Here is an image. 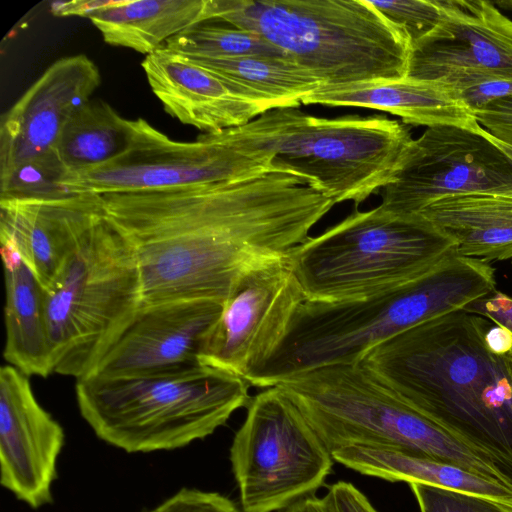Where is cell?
<instances>
[{
  "instance_id": "obj_39",
  "label": "cell",
  "mask_w": 512,
  "mask_h": 512,
  "mask_svg": "<svg viewBox=\"0 0 512 512\" xmlns=\"http://www.w3.org/2000/svg\"><path fill=\"white\" fill-rule=\"evenodd\" d=\"M487 131V130H486ZM487 136L503 151L505 152L508 157L512 160V146L508 145V144H505L499 140H497L494 136H492L488 131H487Z\"/></svg>"
},
{
  "instance_id": "obj_18",
  "label": "cell",
  "mask_w": 512,
  "mask_h": 512,
  "mask_svg": "<svg viewBox=\"0 0 512 512\" xmlns=\"http://www.w3.org/2000/svg\"><path fill=\"white\" fill-rule=\"evenodd\" d=\"M103 216L95 194L1 198V245L20 256L45 289Z\"/></svg>"
},
{
  "instance_id": "obj_22",
  "label": "cell",
  "mask_w": 512,
  "mask_h": 512,
  "mask_svg": "<svg viewBox=\"0 0 512 512\" xmlns=\"http://www.w3.org/2000/svg\"><path fill=\"white\" fill-rule=\"evenodd\" d=\"M5 279L4 358L23 374L53 373L45 312V290L20 256L1 246Z\"/></svg>"
},
{
  "instance_id": "obj_5",
  "label": "cell",
  "mask_w": 512,
  "mask_h": 512,
  "mask_svg": "<svg viewBox=\"0 0 512 512\" xmlns=\"http://www.w3.org/2000/svg\"><path fill=\"white\" fill-rule=\"evenodd\" d=\"M208 18L257 33L321 86L406 77L410 45L369 0H207Z\"/></svg>"
},
{
  "instance_id": "obj_37",
  "label": "cell",
  "mask_w": 512,
  "mask_h": 512,
  "mask_svg": "<svg viewBox=\"0 0 512 512\" xmlns=\"http://www.w3.org/2000/svg\"><path fill=\"white\" fill-rule=\"evenodd\" d=\"M501 344L497 350L503 356L505 366L512 384V334L505 329Z\"/></svg>"
},
{
  "instance_id": "obj_26",
  "label": "cell",
  "mask_w": 512,
  "mask_h": 512,
  "mask_svg": "<svg viewBox=\"0 0 512 512\" xmlns=\"http://www.w3.org/2000/svg\"><path fill=\"white\" fill-rule=\"evenodd\" d=\"M131 134V120L104 101L89 100L64 126L55 153L66 175L86 171L122 155Z\"/></svg>"
},
{
  "instance_id": "obj_14",
  "label": "cell",
  "mask_w": 512,
  "mask_h": 512,
  "mask_svg": "<svg viewBox=\"0 0 512 512\" xmlns=\"http://www.w3.org/2000/svg\"><path fill=\"white\" fill-rule=\"evenodd\" d=\"M286 259L255 267L239 279L204 339L202 365L246 379L272 355L305 301Z\"/></svg>"
},
{
  "instance_id": "obj_33",
  "label": "cell",
  "mask_w": 512,
  "mask_h": 512,
  "mask_svg": "<svg viewBox=\"0 0 512 512\" xmlns=\"http://www.w3.org/2000/svg\"><path fill=\"white\" fill-rule=\"evenodd\" d=\"M464 309L490 320L512 334V297L495 291L467 305Z\"/></svg>"
},
{
  "instance_id": "obj_31",
  "label": "cell",
  "mask_w": 512,
  "mask_h": 512,
  "mask_svg": "<svg viewBox=\"0 0 512 512\" xmlns=\"http://www.w3.org/2000/svg\"><path fill=\"white\" fill-rule=\"evenodd\" d=\"M146 512H243L229 498L217 493L182 488Z\"/></svg>"
},
{
  "instance_id": "obj_20",
  "label": "cell",
  "mask_w": 512,
  "mask_h": 512,
  "mask_svg": "<svg viewBox=\"0 0 512 512\" xmlns=\"http://www.w3.org/2000/svg\"><path fill=\"white\" fill-rule=\"evenodd\" d=\"M301 104L371 108L399 116L403 123L478 129L475 114L441 82L410 77L319 86Z\"/></svg>"
},
{
  "instance_id": "obj_16",
  "label": "cell",
  "mask_w": 512,
  "mask_h": 512,
  "mask_svg": "<svg viewBox=\"0 0 512 512\" xmlns=\"http://www.w3.org/2000/svg\"><path fill=\"white\" fill-rule=\"evenodd\" d=\"M444 17L410 46L407 77L483 74L512 81V20L483 0H441Z\"/></svg>"
},
{
  "instance_id": "obj_19",
  "label": "cell",
  "mask_w": 512,
  "mask_h": 512,
  "mask_svg": "<svg viewBox=\"0 0 512 512\" xmlns=\"http://www.w3.org/2000/svg\"><path fill=\"white\" fill-rule=\"evenodd\" d=\"M141 66L166 113L203 133L242 126L268 111L213 70L166 48L146 55Z\"/></svg>"
},
{
  "instance_id": "obj_23",
  "label": "cell",
  "mask_w": 512,
  "mask_h": 512,
  "mask_svg": "<svg viewBox=\"0 0 512 512\" xmlns=\"http://www.w3.org/2000/svg\"><path fill=\"white\" fill-rule=\"evenodd\" d=\"M88 18L107 44L145 55L209 21L207 0L107 1Z\"/></svg>"
},
{
  "instance_id": "obj_36",
  "label": "cell",
  "mask_w": 512,
  "mask_h": 512,
  "mask_svg": "<svg viewBox=\"0 0 512 512\" xmlns=\"http://www.w3.org/2000/svg\"><path fill=\"white\" fill-rule=\"evenodd\" d=\"M283 512H329L323 498L308 496L300 499L291 506L283 510Z\"/></svg>"
},
{
  "instance_id": "obj_17",
  "label": "cell",
  "mask_w": 512,
  "mask_h": 512,
  "mask_svg": "<svg viewBox=\"0 0 512 512\" xmlns=\"http://www.w3.org/2000/svg\"><path fill=\"white\" fill-rule=\"evenodd\" d=\"M222 307L209 300L141 305L89 376H137L200 365L204 339Z\"/></svg>"
},
{
  "instance_id": "obj_40",
  "label": "cell",
  "mask_w": 512,
  "mask_h": 512,
  "mask_svg": "<svg viewBox=\"0 0 512 512\" xmlns=\"http://www.w3.org/2000/svg\"><path fill=\"white\" fill-rule=\"evenodd\" d=\"M500 8L512 10V0H502L495 3Z\"/></svg>"
},
{
  "instance_id": "obj_1",
  "label": "cell",
  "mask_w": 512,
  "mask_h": 512,
  "mask_svg": "<svg viewBox=\"0 0 512 512\" xmlns=\"http://www.w3.org/2000/svg\"><path fill=\"white\" fill-rule=\"evenodd\" d=\"M100 196L134 251L141 305L224 303L244 274L286 259L335 205L286 172Z\"/></svg>"
},
{
  "instance_id": "obj_9",
  "label": "cell",
  "mask_w": 512,
  "mask_h": 512,
  "mask_svg": "<svg viewBox=\"0 0 512 512\" xmlns=\"http://www.w3.org/2000/svg\"><path fill=\"white\" fill-rule=\"evenodd\" d=\"M45 290L53 373L89 376L141 306L134 251L105 214Z\"/></svg>"
},
{
  "instance_id": "obj_28",
  "label": "cell",
  "mask_w": 512,
  "mask_h": 512,
  "mask_svg": "<svg viewBox=\"0 0 512 512\" xmlns=\"http://www.w3.org/2000/svg\"><path fill=\"white\" fill-rule=\"evenodd\" d=\"M369 1L410 46L430 33L444 17L441 0Z\"/></svg>"
},
{
  "instance_id": "obj_25",
  "label": "cell",
  "mask_w": 512,
  "mask_h": 512,
  "mask_svg": "<svg viewBox=\"0 0 512 512\" xmlns=\"http://www.w3.org/2000/svg\"><path fill=\"white\" fill-rule=\"evenodd\" d=\"M188 58V57H187ZM231 82L268 110L297 107L320 83L293 61L280 57L189 58Z\"/></svg>"
},
{
  "instance_id": "obj_38",
  "label": "cell",
  "mask_w": 512,
  "mask_h": 512,
  "mask_svg": "<svg viewBox=\"0 0 512 512\" xmlns=\"http://www.w3.org/2000/svg\"><path fill=\"white\" fill-rule=\"evenodd\" d=\"M483 110L512 112V97H507L504 99L497 100V101L489 104Z\"/></svg>"
},
{
  "instance_id": "obj_2",
  "label": "cell",
  "mask_w": 512,
  "mask_h": 512,
  "mask_svg": "<svg viewBox=\"0 0 512 512\" xmlns=\"http://www.w3.org/2000/svg\"><path fill=\"white\" fill-rule=\"evenodd\" d=\"M488 330L486 318L461 309L376 345L359 362L512 477V384Z\"/></svg>"
},
{
  "instance_id": "obj_3",
  "label": "cell",
  "mask_w": 512,
  "mask_h": 512,
  "mask_svg": "<svg viewBox=\"0 0 512 512\" xmlns=\"http://www.w3.org/2000/svg\"><path fill=\"white\" fill-rule=\"evenodd\" d=\"M494 270L455 251L421 276L351 302L304 301L272 355L246 381L269 388L297 374L356 363L376 345L422 323L464 309L495 292Z\"/></svg>"
},
{
  "instance_id": "obj_7",
  "label": "cell",
  "mask_w": 512,
  "mask_h": 512,
  "mask_svg": "<svg viewBox=\"0 0 512 512\" xmlns=\"http://www.w3.org/2000/svg\"><path fill=\"white\" fill-rule=\"evenodd\" d=\"M278 386L332 453L358 445L424 455L512 488V477L408 405L361 362L318 367Z\"/></svg>"
},
{
  "instance_id": "obj_15",
  "label": "cell",
  "mask_w": 512,
  "mask_h": 512,
  "mask_svg": "<svg viewBox=\"0 0 512 512\" xmlns=\"http://www.w3.org/2000/svg\"><path fill=\"white\" fill-rule=\"evenodd\" d=\"M65 444L62 426L37 401L29 377L0 370V483L32 509L53 502L52 486Z\"/></svg>"
},
{
  "instance_id": "obj_32",
  "label": "cell",
  "mask_w": 512,
  "mask_h": 512,
  "mask_svg": "<svg viewBox=\"0 0 512 512\" xmlns=\"http://www.w3.org/2000/svg\"><path fill=\"white\" fill-rule=\"evenodd\" d=\"M323 501L329 512H378L359 489L345 481L331 485Z\"/></svg>"
},
{
  "instance_id": "obj_29",
  "label": "cell",
  "mask_w": 512,
  "mask_h": 512,
  "mask_svg": "<svg viewBox=\"0 0 512 512\" xmlns=\"http://www.w3.org/2000/svg\"><path fill=\"white\" fill-rule=\"evenodd\" d=\"M420 512H512V506L489 497L410 483Z\"/></svg>"
},
{
  "instance_id": "obj_12",
  "label": "cell",
  "mask_w": 512,
  "mask_h": 512,
  "mask_svg": "<svg viewBox=\"0 0 512 512\" xmlns=\"http://www.w3.org/2000/svg\"><path fill=\"white\" fill-rule=\"evenodd\" d=\"M469 193L512 196V160L482 126H434L412 139L392 182L382 189L380 205L418 214L435 201Z\"/></svg>"
},
{
  "instance_id": "obj_10",
  "label": "cell",
  "mask_w": 512,
  "mask_h": 512,
  "mask_svg": "<svg viewBox=\"0 0 512 512\" xmlns=\"http://www.w3.org/2000/svg\"><path fill=\"white\" fill-rule=\"evenodd\" d=\"M230 461L242 511L273 512L312 496L334 460L295 403L273 386L251 397Z\"/></svg>"
},
{
  "instance_id": "obj_21",
  "label": "cell",
  "mask_w": 512,
  "mask_h": 512,
  "mask_svg": "<svg viewBox=\"0 0 512 512\" xmlns=\"http://www.w3.org/2000/svg\"><path fill=\"white\" fill-rule=\"evenodd\" d=\"M451 239L456 254L483 262L512 258V196L469 193L435 201L420 213Z\"/></svg>"
},
{
  "instance_id": "obj_6",
  "label": "cell",
  "mask_w": 512,
  "mask_h": 512,
  "mask_svg": "<svg viewBox=\"0 0 512 512\" xmlns=\"http://www.w3.org/2000/svg\"><path fill=\"white\" fill-rule=\"evenodd\" d=\"M248 382L206 365L120 377L76 380L79 412L95 435L127 453L184 448L247 407Z\"/></svg>"
},
{
  "instance_id": "obj_13",
  "label": "cell",
  "mask_w": 512,
  "mask_h": 512,
  "mask_svg": "<svg viewBox=\"0 0 512 512\" xmlns=\"http://www.w3.org/2000/svg\"><path fill=\"white\" fill-rule=\"evenodd\" d=\"M100 84L98 66L84 54L53 62L1 117L0 183L46 182L66 173L55 153L59 137Z\"/></svg>"
},
{
  "instance_id": "obj_8",
  "label": "cell",
  "mask_w": 512,
  "mask_h": 512,
  "mask_svg": "<svg viewBox=\"0 0 512 512\" xmlns=\"http://www.w3.org/2000/svg\"><path fill=\"white\" fill-rule=\"evenodd\" d=\"M451 239L421 214H398L381 205L355 210L297 246L286 262L305 301L366 299L427 272L454 251Z\"/></svg>"
},
{
  "instance_id": "obj_24",
  "label": "cell",
  "mask_w": 512,
  "mask_h": 512,
  "mask_svg": "<svg viewBox=\"0 0 512 512\" xmlns=\"http://www.w3.org/2000/svg\"><path fill=\"white\" fill-rule=\"evenodd\" d=\"M331 455L334 461L364 475L467 492L512 506V488L432 457L358 445L338 449Z\"/></svg>"
},
{
  "instance_id": "obj_11",
  "label": "cell",
  "mask_w": 512,
  "mask_h": 512,
  "mask_svg": "<svg viewBox=\"0 0 512 512\" xmlns=\"http://www.w3.org/2000/svg\"><path fill=\"white\" fill-rule=\"evenodd\" d=\"M128 149L96 168L66 175L65 194L136 192L230 181L271 172L267 165L233 146L223 131L177 141L147 120H131Z\"/></svg>"
},
{
  "instance_id": "obj_4",
  "label": "cell",
  "mask_w": 512,
  "mask_h": 512,
  "mask_svg": "<svg viewBox=\"0 0 512 512\" xmlns=\"http://www.w3.org/2000/svg\"><path fill=\"white\" fill-rule=\"evenodd\" d=\"M223 133L271 172L293 174L335 204L356 205L392 182L412 141L402 123L385 116L327 119L296 107L268 110Z\"/></svg>"
},
{
  "instance_id": "obj_35",
  "label": "cell",
  "mask_w": 512,
  "mask_h": 512,
  "mask_svg": "<svg viewBox=\"0 0 512 512\" xmlns=\"http://www.w3.org/2000/svg\"><path fill=\"white\" fill-rule=\"evenodd\" d=\"M107 1H70L54 3L52 12L58 16L88 17L93 11L106 4Z\"/></svg>"
},
{
  "instance_id": "obj_27",
  "label": "cell",
  "mask_w": 512,
  "mask_h": 512,
  "mask_svg": "<svg viewBox=\"0 0 512 512\" xmlns=\"http://www.w3.org/2000/svg\"><path fill=\"white\" fill-rule=\"evenodd\" d=\"M162 48L188 58L267 56L289 59L257 33L232 25L202 23L169 39Z\"/></svg>"
},
{
  "instance_id": "obj_34",
  "label": "cell",
  "mask_w": 512,
  "mask_h": 512,
  "mask_svg": "<svg viewBox=\"0 0 512 512\" xmlns=\"http://www.w3.org/2000/svg\"><path fill=\"white\" fill-rule=\"evenodd\" d=\"M475 117L497 140L512 146V112L481 110Z\"/></svg>"
},
{
  "instance_id": "obj_30",
  "label": "cell",
  "mask_w": 512,
  "mask_h": 512,
  "mask_svg": "<svg viewBox=\"0 0 512 512\" xmlns=\"http://www.w3.org/2000/svg\"><path fill=\"white\" fill-rule=\"evenodd\" d=\"M441 83L448 85L474 114L497 100L512 97L511 80L489 75H459L445 79Z\"/></svg>"
}]
</instances>
